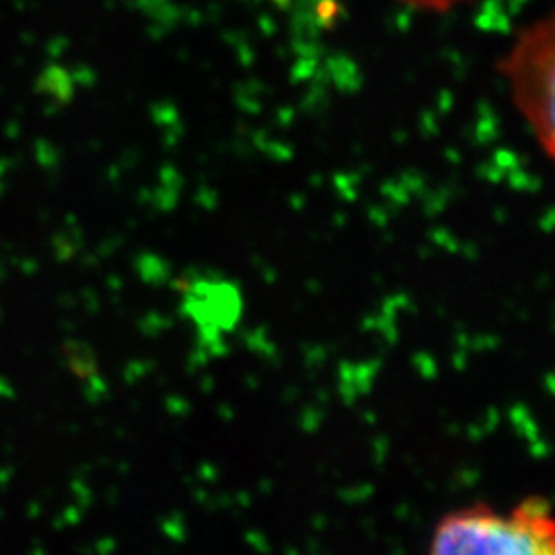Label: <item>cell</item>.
Here are the masks:
<instances>
[{
  "label": "cell",
  "instance_id": "6da1fadb",
  "mask_svg": "<svg viewBox=\"0 0 555 555\" xmlns=\"http://www.w3.org/2000/svg\"><path fill=\"white\" fill-rule=\"evenodd\" d=\"M500 75L516 114L555 167V2L516 34Z\"/></svg>",
  "mask_w": 555,
  "mask_h": 555
},
{
  "label": "cell",
  "instance_id": "7a4b0ae2",
  "mask_svg": "<svg viewBox=\"0 0 555 555\" xmlns=\"http://www.w3.org/2000/svg\"><path fill=\"white\" fill-rule=\"evenodd\" d=\"M433 555H555V533L529 515H463L440 529Z\"/></svg>",
  "mask_w": 555,
  "mask_h": 555
},
{
  "label": "cell",
  "instance_id": "3957f363",
  "mask_svg": "<svg viewBox=\"0 0 555 555\" xmlns=\"http://www.w3.org/2000/svg\"><path fill=\"white\" fill-rule=\"evenodd\" d=\"M401 4H408L412 9H422V11H433V13H444L456 9L461 4H469L474 0H397Z\"/></svg>",
  "mask_w": 555,
  "mask_h": 555
}]
</instances>
